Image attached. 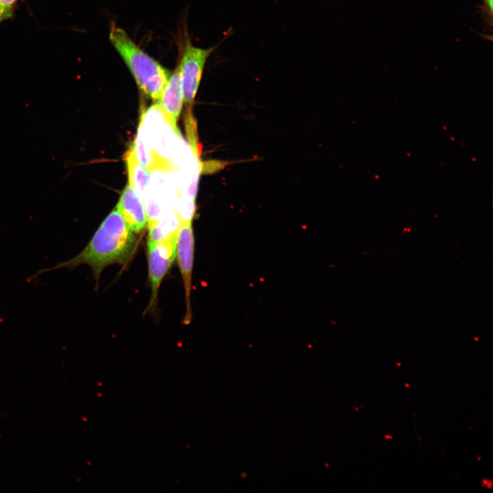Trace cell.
<instances>
[{
  "instance_id": "cell-1",
  "label": "cell",
  "mask_w": 493,
  "mask_h": 493,
  "mask_svg": "<svg viewBox=\"0 0 493 493\" xmlns=\"http://www.w3.org/2000/svg\"><path fill=\"white\" fill-rule=\"evenodd\" d=\"M138 242L136 233L129 229L115 207L78 254L52 267L40 270L29 279H34L52 270L74 269L80 265H87L91 268L98 286L103 270L112 264H126L136 252Z\"/></svg>"
},
{
  "instance_id": "cell-2",
  "label": "cell",
  "mask_w": 493,
  "mask_h": 493,
  "mask_svg": "<svg viewBox=\"0 0 493 493\" xmlns=\"http://www.w3.org/2000/svg\"><path fill=\"white\" fill-rule=\"evenodd\" d=\"M109 39L131 71L138 88L157 103L170 72L145 53L123 29L112 23Z\"/></svg>"
},
{
  "instance_id": "cell-3",
  "label": "cell",
  "mask_w": 493,
  "mask_h": 493,
  "mask_svg": "<svg viewBox=\"0 0 493 493\" xmlns=\"http://www.w3.org/2000/svg\"><path fill=\"white\" fill-rule=\"evenodd\" d=\"M177 238V227L159 241L147 242L149 279L151 287L148 311H153L157 307L160 284L176 258Z\"/></svg>"
},
{
  "instance_id": "cell-4",
  "label": "cell",
  "mask_w": 493,
  "mask_h": 493,
  "mask_svg": "<svg viewBox=\"0 0 493 493\" xmlns=\"http://www.w3.org/2000/svg\"><path fill=\"white\" fill-rule=\"evenodd\" d=\"M218 45L207 49L194 46L190 40H186L181 51L179 65L183 101L191 108L202 77L207 58Z\"/></svg>"
},
{
  "instance_id": "cell-5",
  "label": "cell",
  "mask_w": 493,
  "mask_h": 493,
  "mask_svg": "<svg viewBox=\"0 0 493 493\" xmlns=\"http://www.w3.org/2000/svg\"><path fill=\"white\" fill-rule=\"evenodd\" d=\"M194 249V238L192 220H183L179 218L176 258L185 290L186 312L184 320V324H189L192 320L190 293L192 290Z\"/></svg>"
},
{
  "instance_id": "cell-6",
  "label": "cell",
  "mask_w": 493,
  "mask_h": 493,
  "mask_svg": "<svg viewBox=\"0 0 493 493\" xmlns=\"http://www.w3.org/2000/svg\"><path fill=\"white\" fill-rule=\"evenodd\" d=\"M129 229L140 233L147 224V215L143 199L127 184L123 190L116 206Z\"/></svg>"
},
{
  "instance_id": "cell-7",
  "label": "cell",
  "mask_w": 493,
  "mask_h": 493,
  "mask_svg": "<svg viewBox=\"0 0 493 493\" xmlns=\"http://www.w3.org/2000/svg\"><path fill=\"white\" fill-rule=\"evenodd\" d=\"M161 108L166 121L174 128H177L183 103V94L181 84L179 69L177 66L171 73L169 80L157 102Z\"/></svg>"
},
{
  "instance_id": "cell-8",
  "label": "cell",
  "mask_w": 493,
  "mask_h": 493,
  "mask_svg": "<svg viewBox=\"0 0 493 493\" xmlns=\"http://www.w3.org/2000/svg\"><path fill=\"white\" fill-rule=\"evenodd\" d=\"M125 161L129 177L128 184L143 199L144 194L150 184L151 173L137 159L133 144L126 153Z\"/></svg>"
},
{
  "instance_id": "cell-9",
  "label": "cell",
  "mask_w": 493,
  "mask_h": 493,
  "mask_svg": "<svg viewBox=\"0 0 493 493\" xmlns=\"http://www.w3.org/2000/svg\"><path fill=\"white\" fill-rule=\"evenodd\" d=\"M482 5H479V12L484 21L486 27L492 29V12H493V0H481Z\"/></svg>"
},
{
  "instance_id": "cell-10",
  "label": "cell",
  "mask_w": 493,
  "mask_h": 493,
  "mask_svg": "<svg viewBox=\"0 0 493 493\" xmlns=\"http://www.w3.org/2000/svg\"><path fill=\"white\" fill-rule=\"evenodd\" d=\"M16 0H0V21L9 18Z\"/></svg>"
}]
</instances>
